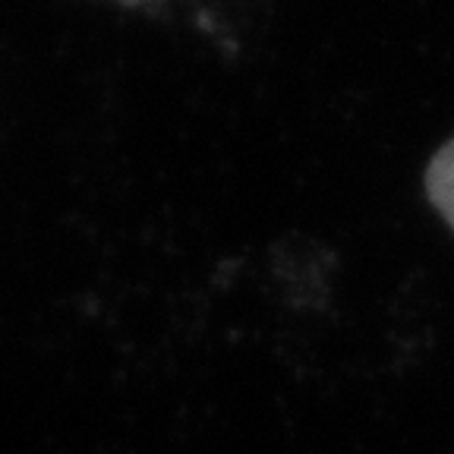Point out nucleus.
<instances>
[{"label": "nucleus", "instance_id": "nucleus-1", "mask_svg": "<svg viewBox=\"0 0 454 454\" xmlns=\"http://www.w3.org/2000/svg\"><path fill=\"white\" fill-rule=\"evenodd\" d=\"M426 192L433 206L445 215V221L454 227V139L445 142L426 170Z\"/></svg>", "mask_w": 454, "mask_h": 454}]
</instances>
